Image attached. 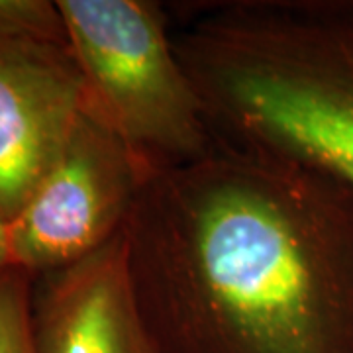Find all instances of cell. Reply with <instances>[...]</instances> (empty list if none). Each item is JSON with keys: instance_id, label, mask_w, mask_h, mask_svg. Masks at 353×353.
<instances>
[{"instance_id": "1", "label": "cell", "mask_w": 353, "mask_h": 353, "mask_svg": "<svg viewBox=\"0 0 353 353\" xmlns=\"http://www.w3.org/2000/svg\"><path fill=\"white\" fill-rule=\"evenodd\" d=\"M159 353H353V189L214 136L141 179L126 228Z\"/></svg>"}, {"instance_id": "2", "label": "cell", "mask_w": 353, "mask_h": 353, "mask_svg": "<svg viewBox=\"0 0 353 353\" xmlns=\"http://www.w3.org/2000/svg\"><path fill=\"white\" fill-rule=\"evenodd\" d=\"M214 136L326 169L353 189V2L204 4L173 36Z\"/></svg>"}, {"instance_id": "3", "label": "cell", "mask_w": 353, "mask_h": 353, "mask_svg": "<svg viewBox=\"0 0 353 353\" xmlns=\"http://www.w3.org/2000/svg\"><path fill=\"white\" fill-rule=\"evenodd\" d=\"M83 75V112L112 130L143 176L206 152L214 134L152 0H57Z\"/></svg>"}, {"instance_id": "4", "label": "cell", "mask_w": 353, "mask_h": 353, "mask_svg": "<svg viewBox=\"0 0 353 353\" xmlns=\"http://www.w3.org/2000/svg\"><path fill=\"white\" fill-rule=\"evenodd\" d=\"M141 179L126 143L81 114L55 163L8 222L14 267L39 279L99 252L124 232Z\"/></svg>"}, {"instance_id": "5", "label": "cell", "mask_w": 353, "mask_h": 353, "mask_svg": "<svg viewBox=\"0 0 353 353\" xmlns=\"http://www.w3.org/2000/svg\"><path fill=\"white\" fill-rule=\"evenodd\" d=\"M83 75L67 39L0 38V218L10 222L83 114Z\"/></svg>"}, {"instance_id": "6", "label": "cell", "mask_w": 353, "mask_h": 353, "mask_svg": "<svg viewBox=\"0 0 353 353\" xmlns=\"http://www.w3.org/2000/svg\"><path fill=\"white\" fill-rule=\"evenodd\" d=\"M34 336L38 353H159L136 304L124 232L36 279Z\"/></svg>"}, {"instance_id": "7", "label": "cell", "mask_w": 353, "mask_h": 353, "mask_svg": "<svg viewBox=\"0 0 353 353\" xmlns=\"http://www.w3.org/2000/svg\"><path fill=\"white\" fill-rule=\"evenodd\" d=\"M34 285L36 279L20 267L0 271V353H38Z\"/></svg>"}, {"instance_id": "8", "label": "cell", "mask_w": 353, "mask_h": 353, "mask_svg": "<svg viewBox=\"0 0 353 353\" xmlns=\"http://www.w3.org/2000/svg\"><path fill=\"white\" fill-rule=\"evenodd\" d=\"M16 36L67 39L57 4L48 0H0V38Z\"/></svg>"}, {"instance_id": "9", "label": "cell", "mask_w": 353, "mask_h": 353, "mask_svg": "<svg viewBox=\"0 0 353 353\" xmlns=\"http://www.w3.org/2000/svg\"><path fill=\"white\" fill-rule=\"evenodd\" d=\"M12 267V252H10V232L8 222L0 218V271Z\"/></svg>"}]
</instances>
